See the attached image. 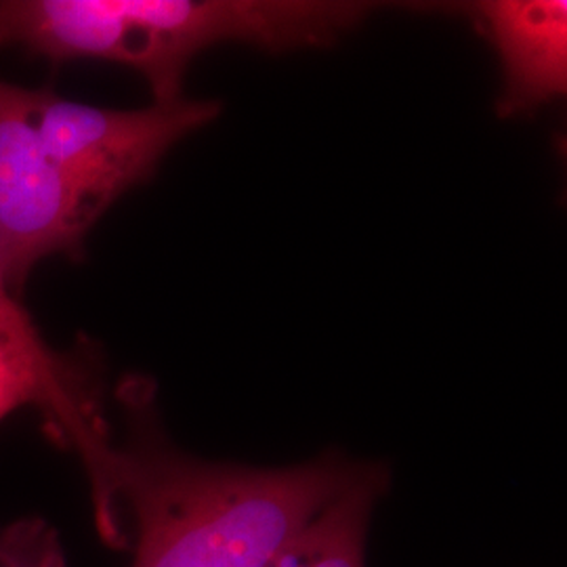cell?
I'll return each mask as SVG.
<instances>
[{
    "label": "cell",
    "instance_id": "cell-2",
    "mask_svg": "<svg viewBox=\"0 0 567 567\" xmlns=\"http://www.w3.org/2000/svg\"><path fill=\"white\" fill-rule=\"evenodd\" d=\"M377 9L355 0H0V47L55 63H121L142 74L154 103H175L189 63L210 47L324 49Z\"/></svg>",
    "mask_w": 567,
    "mask_h": 567
},
{
    "label": "cell",
    "instance_id": "cell-6",
    "mask_svg": "<svg viewBox=\"0 0 567 567\" xmlns=\"http://www.w3.org/2000/svg\"><path fill=\"white\" fill-rule=\"evenodd\" d=\"M466 7L501 61V118H524L566 95L567 2L486 0Z\"/></svg>",
    "mask_w": 567,
    "mask_h": 567
},
{
    "label": "cell",
    "instance_id": "cell-3",
    "mask_svg": "<svg viewBox=\"0 0 567 567\" xmlns=\"http://www.w3.org/2000/svg\"><path fill=\"white\" fill-rule=\"evenodd\" d=\"M107 206L51 158L30 89L0 81V274L13 290L51 255H81Z\"/></svg>",
    "mask_w": 567,
    "mask_h": 567
},
{
    "label": "cell",
    "instance_id": "cell-7",
    "mask_svg": "<svg viewBox=\"0 0 567 567\" xmlns=\"http://www.w3.org/2000/svg\"><path fill=\"white\" fill-rule=\"evenodd\" d=\"M389 471L372 465L364 477L320 513L269 567H365V532Z\"/></svg>",
    "mask_w": 567,
    "mask_h": 567
},
{
    "label": "cell",
    "instance_id": "cell-4",
    "mask_svg": "<svg viewBox=\"0 0 567 567\" xmlns=\"http://www.w3.org/2000/svg\"><path fill=\"white\" fill-rule=\"evenodd\" d=\"M221 110L219 102L189 97L114 110L30 89V112L42 145L107 208L150 179L177 143L217 121Z\"/></svg>",
    "mask_w": 567,
    "mask_h": 567
},
{
    "label": "cell",
    "instance_id": "cell-8",
    "mask_svg": "<svg viewBox=\"0 0 567 567\" xmlns=\"http://www.w3.org/2000/svg\"><path fill=\"white\" fill-rule=\"evenodd\" d=\"M0 567H68L58 529L42 517L0 527Z\"/></svg>",
    "mask_w": 567,
    "mask_h": 567
},
{
    "label": "cell",
    "instance_id": "cell-5",
    "mask_svg": "<svg viewBox=\"0 0 567 567\" xmlns=\"http://www.w3.org/2000/svg\"><path fill=\"white\" fill-rule=\"evenodd\" d=\"M21 408H37L82 466L112 437L93 370L51 349L11 290L0 288V421Z\"/></svg>",
    "mask_w": 567,
    "mask_h": 567
},
{
    "label": "cell",
    "instance_id": "cell-1",
    "mask_svg": "<svg viewBox=\"0 0 567 567\" xmlns=\"http://www.w3.org/2000/svg\"><path fill=\"white\" fill-rule=\"evenodd\" d=\"M126 433L84 473L103 540L133 543L131 567H269L372 465L328 452L303 465L210 463L175 446L152 385L121 386Z\"/></svg>",
    "mask_w": 567,
    "mask_h": 567
},
{
    "label": "cell",
    "instance_id": "cell-9",
    "mask_svg": "<svg viewBox=\"0 0 567 567\" xmlns=\"http://www.w3.org/2000/svg\"><path fill=\"white\" fill-rule=\"evenodd\" d=\"M0 288H7V286H4V282H2V274H0ZM7 290H9V288H7Z\"/></svg>",
    "mask_w": 567,
    "mask_h": 567
}]
</instances>
